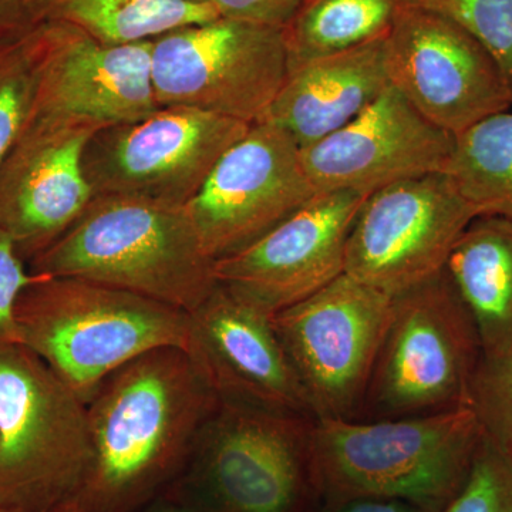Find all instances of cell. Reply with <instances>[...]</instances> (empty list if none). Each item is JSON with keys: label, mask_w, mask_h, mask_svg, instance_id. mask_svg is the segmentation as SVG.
I'll use <instances>...</instances> for the list:
<instances>
[{"label": "cell", "mask_w": 512, "mask_h": 512, "mask_svg": "<svg viewBox=\"0 0 512 512\" xmlns=\"http://www.w3.org/2000/svg\"><path fill=\"white\" fill-rule=\"evenodd\" d=\"M481 439L470 406L400 419L313 420L311 463L319 507L390 497L443 511Z\"/></svg>", "instance_id": "obj_2"}, {"label": "cell", "mask_w": 512, "mask_h": 512, "mask_svg": "<svg viewBox=\"0 0 512 512\" xmlns=\"http://www.w3.org/2000/svg\"><path fill=\"white\" fill-rule=\"evenodd\" d=\"M454 136L434 126L392 84L345 127L301 148L316 192L367 195L390 185L446 173Z\"/></svg>", "instance_id": "obj_17"}, {"label": "cell", "mask_w": 512, "mask_h": 512, "mask_svg": "<svg viewBox=\"0 0 512 512\" xmlns=\"http://www.w3.org/2000/svg\"><path fill=\"white\" fill-rule=\"evenodd\" d=\"M97 130L84 121L29 120L0 161V228L26 264L52 247L92 201L82 157Z\"/></svg>", "instance_id": "obj_16"}, {"label": "cell", "mask_w": 512, "mask_h": 512, "mask_svg": "<svg viewBox=\"0 0 512 512\" xmlns=\"http://www.w3.org/2000/svg\"><path fill=\"white\" fill-rule=\"evenodd\" d=\"M390 84L451 136L510 111L512 90L494 57L437 13L404 5L386 36Z\"/></svg>", "instance_id": "obj_13"}, {"label": "cell", "mask_w": 512, "mask_h": 512, "mask_svg": "<svg viewBox=\"0 0 512 512\" xmlns=\"http://www.w3.org/2000/svg\"><path fill=\"white\" fill-rule=\"evenodd\" d=\"M318 512H441L390 497H356L320 505Z\"/></svg>", "instance_id": "obj_31"}, {"label": "cell", "mask_w": 512, "mask_h": 512, "mask_svg": "<svg viewBox=\"0 0 512 512\" xmlns=\"http://www.w3.org/2000/svg\"><path fill=\"white\" fill-rule=\"evenodd\" d=\"M56 512H86L83 510L82 505L77 503V501L70 500L67 501L66 504H63L62 507L57 508Z\"/></svg>", "instance_id": "obj_33"}, {"label": "cell", "mask_w": 512, "mask_h": 512, "mask_svg": "<svg viewBox=\"0 0 512 512\" xmlns=\"http://www.w3.org/2000/svg\"><path fill=\"white\" fill-rule=\"evenodd\" d=\"M288 76L284 29L217 18L153 39L160 107L261 123Z\"/></svg>", "instance_id": "obj_8"}, {"label": "cell", "mask_w": 512, "mask_h": 512, "mask_svg": "<svg viewBox=\"0 0 512 512\" xmlns=\"http://www.w3.org/2000/svg\"><path fill=\"white\" fill-rule=\"evenodd\" d=\"M211 3L221 18L284 29L305 0H212Z\"/></svg>", "instance_id": "obj_29"}, {"label": "cell", "mask_w": 512, "mask_h": 512, "mask_svg": "<svg viewBox=\"0 0 512 512\" xmlns=\"http://www.w3.org/2000/svg\"><path fill=\"white\" fill-rule=\"evenodd\" d=\"M35 29L16 39L0 40V161L22 134L35 99Z\"/></svg>", "instance_id": "obj_24"}, {"label": "cell", "mask_w": 512, "mask_h": 512, "mask_svg": "<svg viewBox=\"0 0 512 512\" xmlns=\"http://www.w3.org/2000/svg\"><path fill=\"white\" fill-rule=\"evenodd\" d=\"M251 126L187 107H160L144 119L97 130L84 147L83 174L93 197L187 208Z\"/></svg>", "instance_id": "obj_9"}, {"label": "cell", "mask_w": 512, "mask_h": 512, "mask_svg": "<svg viewBox=\"0 0 512 512\" xmlns=\"http://www.w3.org/2000/svg\"><path fill=\"white\" fill-rule=\"evenodd\" d=\"M312 424L221 400L173 488L205 512H318Z\"/></svg>", "instance_id": "obj_6"}, {"label": "cell", "mask_w": 512, "mask_h": 512, "mask_svg": "<svg viewBox=\"0 0 512 512\" xmlns=\"http://www.w3.org/2000/svg\"><path fill=\"white\" fill-rule=\"evenodd\" d=\"M190 316V352L221 400L315 420L274 315L218 282Z\"/></svg>", "instance_id": "obj_18"}, {"label": "cell", "mask_w": 512, "mask_h": 512, "mask_svg": "<svg viewBox=\"0 0 512 512\" xmlns=\"http://www.w3.org/2000/svg\"><path fill=\"white\" fill-rule=\"evenodd\" d=\"M315 195L301 147L262 121L222 156L187 212L202 249L217 262L254 245Z\"/></svg>", "instance_id": "obj_12"}, {"label": "cell", "mask_w": 512, "mask_h": 512, "mask_svg": "<svg viewBox=\"0 0 512 512\" xmlns=\"http://www.w3.org/2000/svg\"><path fill=\"white\" fill-rule=\"evenodd\" d=\"M50 512H56V510L55 511H50Z\"/></svg>", "instance_id": "obj_35"}, {"label": "cell", "mask_w": 512, "mask_h": 512, "mask_svg": "<svg viewBox=\"0 0 512 512\" xmlns=\"http://www.w3.org/2000/svg\"><path fill=\"white\" fill-rule=\"evenodd\" d=\"M446 174L478 217L512 221V113L487 117L454 136Z\"/></svg>", "instance_id": "obj_23"}, {"label": "cell", "mask_w": 512, "mask_h": 512, "mask_svg": "<svg viewBox=\"0 0 512 512\" xmlns=\"http://www.w3.org/2000/svg\"><path fill=\"white\" fill-rule=\"evenodd\" d=\"M37 278L0 228V348L16 343L15 309L22 292Z\"/></svg>", "instance_id": "obj_28"}, {"label": "cell", "mask_w": 512, "mask_h": 512, "mask_svg": "<svg viewBox=\"0 0 512 512\" xmlns=\"http://www.w3.org/2000/svg\"><path fill=\"white\" fill-rule=\"evenodd\" d=\"M221 399L190 350L163 348L107 377L87 403L92 461L74 501L86 512H140L183 477Z\"/></svg>", "instance_id": "obj_1"}, {"label": "cell", "mask_w": 512, "mask_h": 512, "mask_svg": "<svg viewBox=\"0 0 512 512\" xmlns=\"http://www.w3.org/2000/svg\"><path fill=\"white\" fill-rule=\"evenodd\" d=\"M365 195L316 192L254 245L214 264L215 279L275 315L345 274L346 245Z\"/></svg>", "instance_id": "obj_15"}, {"label": "cell", "mask_w": 512, "mask_h": 512, "mask_svg": "<svg viewBox=\"0 0 512 512\" xmlns=\"http://www.w3.org/2000/svg\"><path fill=\"white\" fill-rule=\"evenodd\" d=\"M448 281L473 322L481 356L512 339V221L474 218L444 266Z\"/></svg>", "instance_id": "obj_20"}, {"label": "cell", "mask_w": 512, "mask_h": 512, "mask_svg": "<svg viewBox=\"0 0 512 512\" xmlns=\"http://www.w3.org/2000/svg\"><path fill=\"white\" fill-rule=\"evenodd\" d=\"M191 3H197V5H212V0H188Z\"/></svg>", "instance_id": "obj_34"}, {"label": "cell", "mask_w": 512, "mask_h": 512, "mask_svg": "<svg viewBox=\"0 0 512 512\" xmlns=\"http://www.w3.org/2000/svg\"><path fill=\"white\" fill-rule=\"evenodd\" d=\"M389 86L383 37L291 67L262 121L306 148L356 119Z\"/></svg>", "instance_id": "obj_19"}, {"label": "cell", "mask_w": 512, "mask_h": 512, "mask_svg": "<svg viewBox=\"0 0 512 512\" xmlns=\"http://www.w3.org/2000/svg\"><path fill=\"white\" fill-rule=\"evenodd\" d=\"M404 0H305L284 28L288 70L389 35Z\"/></svg>", "instance_id": "obj_22"}, {"label": "cell", "mask_w": 512, "mask_h": 512, "mask_svg": "<svg viewBox=\"0 0 512 512\" xmlns=\"http://www.w3.org/2000/svg\"><path fill=\"white\" fill-rule=\"evenodd\" d=\"M39 0H0V40L28 35L40 25Z\"/></svg>", "instance_id": "obj_30"}, {"label": "cell", "mask_w": 512, "mask_h": 512, "mask_svg": "<svg viewBox=\"0 0 512 512\" xmlns=\"http://www.w3.org/2000/svg\"><path fill=\"white\" fill-rule=\"evenodd\" d=\"M470 407L484 436L512 457V339L503 348L481 356Z\"/></svg>", "instance_id": "obj_26"}, {"label": "cell", "mask_w": 512, "mask_h": 512, "mask_svg": "<svg viewBox=\"0 0 512 512\" xmlns=\"http://www.w3.org/2000/svg\"><path fill=\"white\" fill-rule=\"evenodd\" d=\"M480 360L476 329L443 269L394 296L356 420L427 416L470 406Z\"/></svg>", "instance_id": "obj_7"}, {"label": "cell", "mask_w": 512, "mask_h": 512, "mask_svg": "<svg viewBox=\"0 0 512 512\" xmlns=\"http://www.w3.org/2000/svg\"><path fill=\"white\" fill-rule=\"evenodd\" d=\"M140 512H205L198 505L188 500L180 491L171 488L168 493L161 495L153 503L148 504Z\"/></svg>", "instance_id": "obj_32"}, {"label": "cell", "mask_w": 512, "mask_h": 512, "mask_svg": "<svg viewBox=\"0 0 512 512\" xmlns=\"http://www.w3.org/2000/svg\"><path fill=\"white\" fill-rule=\"evenodd\" d=\"M214 264L187 208L99 195L28 266L33 275L86 279L191 313L218 284Z\"/></svg>", "instance_id": "obj_3"}, {"label": "cell", "mask_w": 512, "mask_h": 512, "mask_svg": "<svg viewBox=\"0 0 512 512\" xmlns=\"http://www.w3.org/2000/svg\"><path fill=\"white\" fill-rule=\"evenodd\" d=\"M477 217L446 173L373 192L353 222L345 274L394 298L440 274Z\"/></svg>", "instance_id": "obj_11"}, {"label": "cell", "mask_w": 512, "mask_h": 512, "mask_svg": "<svg viewBox=\"0 0 512 512\" xmlns=\"http://www.w3.org/2000/svg\"><path fill=\"white\" fill-rule=\"evenodd\" d=\"M0 512H2V511H0Z\"/></svg>", "instance_id": "obj_36"}, {"label": "cell", "mask_w": 512, "mask_h": 512, "mask_svg": "<svg viewBox=\"0 0 512 512\" xmlns=\"http://www.w3.org/2000/svg\"><path fill=\"white\" fill-rule=\"evenodd\" d=\"M441 512H512V457L483 434L463 483Z\"/></svg>", "instance_id": "obj_27"}, {"label": "cell", "mask_w": 512, "mask_h": 512, "mask_svg": "<svg viewBox=\"0 0 512 512\" xmlns=\"http://www.w3.org/2000/svg\"><path fill=\"white\" fill-rule=\"evenodd\" d=\"M220 18L212 5L188 0H39L37 19L66 23L101 42H146L184 26Z\"/></svg>", "instance_id": "obj_21"}, {"label": "cell", "mask_w": 512, "mask_h": 512, "mask_svg": "<svg viewBox=\"0 0 512 512\" xmlns=\"http://www.w3.org/2000/svg\"><path fill=\"white\" fill-rule=\"evenodd\" d=\"M35 37L37 83L29 120H76L103 128L160 109L153 40L106 43L57 22L37 26Z\"/></svg>", "instance_id": "obj_14"}, {"label": "cell", "mask_w": 512, "mask_h": 512, "mask_svg": "<svg viewBox=\"0 0 512 512\" xmlns=\"http://www.w3.org/2000/svg\"><path fill=\"white\" fill-rule=\"evenodd\" d=\"M16 343L89 403L107 377L151 350H190V313L80 278L37 275L15 309Z\"/></svg>", "instance_id": "obj_4"}, {"label": "cell", "mask_w": 512, "mask_h": 512, "mask_svg": "<svg viewBox=\"0 0 512 512\" xmlns=\"http://www.w3.org/2000/svg\"><path fill=\"white\" fill-rule=\"evenodd\" d=\"M393 298L342 274L272 316L313 419L356 420Z\"/></svg>", "instance_id": "obj_10"}, {"label": "cell", "mask_w": 512, "mask_h": 512, "mask_svg": "<svg viewBox=\"0 0 512 512\" xmlns=\"http://www.w3.org/2000/svg\"><path fill=\"white\" fill-rule=\"evenodd\" d=\"M456 23L494 57L512 90V0H404Z\"/></svg>", "instance_id": "obj_25"}, {"label": "cell", "mask_w": 512, "mask_h": 512, "mask_svg": "<svg viewBox=\"0 0 512 512\" xmlns=\"http://www.w3.org/2000/svg\"><path fill=\"white\" fill-rule=\"evenodd\" d=\"M87 403L20 345L0 348V511L74 500L92 461Z\"/></svg>", "instance_id": "obj_5"}]
</instances>
